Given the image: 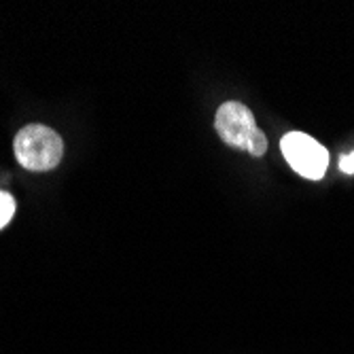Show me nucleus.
<instances>
[{
  "label": "nucleus",
  "mask_w": 354,
  "mask_h": 354,
  "mask_svg": "<svg viewBox=\"0 0 354 354\" xmlns=\"http://www.w3.org/2000/svg\"><path fill=\"white\" fill-rule=\"evenodd\" d=\"M13 151H15L17 162L26 170L47 172L59 164V159L64 155V142L51 127L32 123V125H26L15 136Z\"/></svg>",
  "instance_id": "obj_1"
},
{
  "label": "nucleus",
  "mask_w": 354,
  "mask_h": 354,
  "mask_svg": "<svg viewBox=\"0 0 354 354\" xmlns=\"http://www.w3.org/2000/svg\"><path fill=\"white\" fill-rule=\"evenodd\" d=\"M282 155L299 176L310 180H320L329 166L327 149L304 132H291L280 140Z\"/></svg>",
  "instance_id": "obj_2"
},
{
  "label": "nucleus",
  "mask_w": 354,
  "mask_h": 354,
  "mask_svg": "<svg viewBox=\"0 0 354 354\" xmlns=\"http://www.w3.org/2000/svg\"><path fill=\"white\" fill-rule=\"evenodd\" d=\"M214 127H216L218 136L230 147L244 149V151H246L250 138L254 136V132L259 130L254 123L252 113L240 102H225L216 111Z\"/></svg>",
  "instance_id": "obj_3"
},
{
  "label": "nucleus",
  "mask_w": 354,
  "mask_h": 354,
  "mask_svg": "<svg viewBox=\"0 0 354 354\" xmlns=\"http://www.w3.org/2000/svg\"><path fill=\"white\" fill-rule=\"evenodd\" d=\"M15 214V200L11 193L0 191V230H5Z\"/></svg>",
  "instance_id": "obj_4"
},
{
  "label": "nucleus",
  "mask_w": 354,
  "mask_h": 354,
  "mask_svg": "<svg viewBox=\"0 0 354 354\" xmlns=\"http://www.w3.org/2000/svg\"><path fill=\"white\" fill-rule=\"evenodd\" d=\"M246 151H248L252 157H261V155H266V151H268V138H266V134H263L261 130H257V132H254V136L250 138Z\"/></svg>",
  "instance_id": "obj_5"
},
{
  "label": "nucleus",
  "mask_w": 354,
  "mask_h": 354,
  "mask_svg": "<svg viewBox=\"0 0 354 354\" xmlns=\"http://www.w3.org/2000/svg\"><path fill=\"white\" fill-rule=\"evenodd\" d=\"M339 170H342L344 174H354V153L344 155V157L339 159Z\"/></svg>",
  "instance_id": "obj_6"
}]
</instances>
